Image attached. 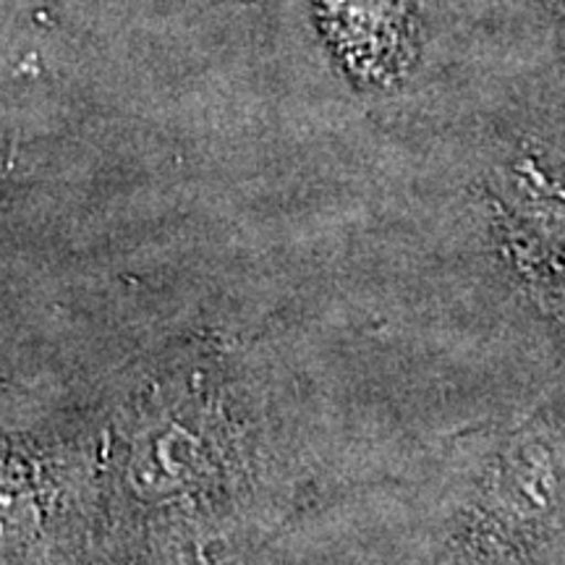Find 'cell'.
Returning <instances> with one entry per match:
<instances>
[{"instance_id":"1","label":"cell","mask_w":565,"mask_h":565,"mask_svg":"<svg viewBox=\"0 0 565 565\" xmlns=\"http://www.w3.org/2000/svg\"><path fill=\"white\" fill-rule=\"evenodd\" d=\"M338 68L362 89H395L419 61V0H312Z\"/></svg>"}]
</instances>
